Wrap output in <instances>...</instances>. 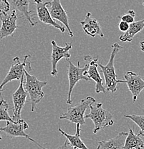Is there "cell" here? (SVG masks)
Listing matches in <instances>:
<instances>
[{"label":"cell","mask_w":144,"mask_h":149,"mask_svg":"<svg viewBox=\"0 0 144 149\" xmlns=\"http://www.w3.org/2000/svg\"><path fill=\"white\" fill-rule=\"evenodd\" d=\"M1 139H2V138H1V134H0V141H1Z\"/></svg>","instance_id":"obj_28"},{"label":"cell","mask_w":144,"mask_h":149,"mask_svg":"<svg viewBox=\"0 0 144 149\" xmlns=\"http://www.w3.org/2000/svg\"><path fill=\"white\" fill-rule=\"evenodd\" d=\"M143 147L144 143L140 136L136 134L132 128H129L123 149H143Z\"/></svg>","instance_id":"obj_20"},{"label":"cell","mask_w":144,"mask_h":149,"mask_svg":"<svg viewBox=\"0 0 144 149\" xmlns=\"http://www.w3.org/2000/svg\"><path fill=\"white\" fill-rule=\"evenodd\" d=\"M40 148H42V149H47V148H44V147H42L41 145L40 146ZM55 149H75V148H73V147H72V146H71L70 144L69 143V142L67 141V140H66V141H65V143L63 144V145L60 146V147H58V148H57Z\"/></svg>","instance_id":"obj_25"},{"label":"cell","mask_w":144,"mask_h":149,"mask_svg":"<svg viewBox=\"0 0 144 149\" xmlns=\"http://www.w3.org/2000/svg\"><path fill=\"white\" fill-rule=\"evenodd\" d=\"M135 16H136V12L132 9H131V10H128V13L118 17L120 19V21H123L128 23V24H131L135 22Z\"/></svg>","instance_id":"obj_23"},{"label":"cell","mask_w":144,"mask_h":149,"mask_svg":"<svg viewBox=\"0 0 144 149\" xmlns=\"http://www.w3.org/2000/svg\"><path fill=\"white\" fill-rule=\"evenodd\" d=\"M29 57H30V56H24L23 63H21V61H20L19 58L18 57H15L13 59L8 73L6 75V77H4L2 83L0 84V92H2L3 88H4V86L6 84L10 83V82L12 81V80H21L22 77L24 75V70L25 69V67L27 66V60Z\"/></svg>","instance_id":"obj_7"},{"label":"cell","mask_w":144,"mask_h":149,"mask_svg":"<svg viewBox=\"0 0 144 149\" xmlns=\"http://www.w3.org/2000/svg\"><path fill=\"white\" fill-rule=\"evenodd\" d=\"M34 2L36 4L37 15L40 22L52 26L55 29H58L61 32H65V27L60 25L52 19L49 14L48 6L50 4V1H43L42 0H34Z\"/></svg>","instance_id":"obj_11"},{"label":"cell","mask_w":144,"mask_h":149,"mask_svg":"<svg viewBox=\"0 0 144 149\" xmlns=\"http://www.w3.org/2000/svg\"><path fill=\"white\" fill-rule=\"evenodd\" d=\"M129 24H130L125 22L120 21L118 24L119 29H120V31H121V32H126V31L128 29V28H129Z\"/></svg>","instance_id":"obj_26"},{"label":"cell","mask_w":144,"mask_h":149,"mask_svg":"<svg viewBox=\"0 0 144 149\" xmlns=\"http://www.w3.org/2000/svg\"><path fill=\"white\" fill-rule=\"evenodd\" d=\"M58 131L66 138V140H67L69 143L73 148H75V149H89L86 146V144L84 143V142L82 141L81 138H80L81 128H80V124H76V133H75V135L67 134L66 132L62 130L61 128H58Z\"/></svg>","instance_id":"obj_18"},{"label":"cell","mask_w":144,"mask_h":149,"mask_svg":"<svg viewBox=\"0 0 144 149\" xmlns=\"http://www.w3.org/2000/svg\"><path fill=\"white\" fill-rule=\"evenodd\" d=\"M127 135L128 133L120 132L114 138L99 141L97 149H123Z\"/></svg>","instance_id":"obj_17"},{"label":"cell","mask_w":144,"mask_h":149,"mask_svg":"<svg viewBox=\"0 0 144 149\" xmlns=\"http://www.w3.org/2000/svg\"><path fill=\"white\" fill-rule=\"evenodd\" d=\"M65 46L63 47L58 45L55 40L51 41V45L52 47V54H51V64H52L51 74L54 77L58 74L57 65H58V62L63 58H65L66 60L70 59L71 56L69 51L72 48V44L67 42H65Z\"/></svg>","instance_id":"obj_10"},{"label":"cell","mask_w":144,"mask_h":149,"mask_svg":"<svg viewBox=\"0 0 144 149\" xmlns=\"http://www.w3.org/2000/svg\"><path fill=\"white\" fill-rule=\"evenodd\" d=\"M144 29V19L139 20V21L134 22L129 24V28L126 32H124L123 35L119 37L122 42H131L134 39V36L138 33L142 31Z\"/></svg>","instance_id":"obj_19"},{"label":"cell","mask_w":144,"mask_h":149,"mask_svg":"<svg viewBox=\"0 0 144 149\" xmlns=\"http://www.w3.org/2000/svg\"><path fill=\"white\" fill-rule=\"evenodd\" d=\"M24 73L26 78L24 88L30 98L31 111L34 112L36 109L37 105L40 103L45 95L42 91V88L47 85V83L39 80L35 76L29 74L25 69L24 70Z\"/></svg>","instance_id":"obj_3"},{"label":"cell","mask_w":144,"mask_h":149,"mask_svg":"<svg viewBox=\"0 0 144 149\" xmlns=\"http://www.w3.org/2000/svg\"><path fill=\"white\" fill-rule=\"evenodd\" d=\"M125 83L128 85L130 92L133 96V102L137 100L138 96L144 89V80L140 74L128 71L124 74Z\"/></svg>","instance_id":"obj_12"},{"label":"cell","mask_w":144,"mask_h":149,"mask_svg":"<svg viewBox=\"0 0 144 149\" xmlns=\"http://www.w3.org/2000/svg\"><path fill=\"white\" fill-rule=\"evenodd\" d=\"M124 117L134 121L140 128L138 135L144 137V115H124Z\"/></svg>","instance_id":"obj_21"},{"label":"cell","mask_w":144,"mask_h":149,"mask_svg":"<svg viewBox=\"0 0 144 149\" xmlns=\"http://www.w3.org/2000/svg\"><path fill=\"white\" fill-rule=\"evenodd\" d=\"M123 49L118 43L115 42L112 45V52L110 56L109 61L106 65H103L98 63V67L100 68V71L104 75L106 82V89L107 91L115 93L117 91V85L118 83H125V80H118L116 77L115 69L114 66V60L116 55Z\"/></svg>","instance_id":"obj_1"},{"label":"cell","mask_w":144,"mask_h":149,"mask_svg":"<svg viewBox=\"0 0 144 149\" xmlns=\"http://www.w3.org/2000/svg\"><path fill=\"white\" fill-rule=\"evenodd\" d=\"M8 1L13 9L19 11L22 14V17L29 22L30 26L34 27L36 25L38 22L32 20L33 11H30L29 9L30 0H8Z\"/></svg>","instance_id":"obj_16"},{"label":"cell","mask_w":144,"mask_h":149,"mask_svg":"<svg viewBox=\"0 0 144 149\" xmlns=\"http://www.w3.org/2000/svg\"><path fill=\"white\" fill-rule=\"evenodd\" d=\"M29 128V125L25 120L23 119H19L17 121H13V122H10L7 121V125L4 128H0V131H2L9 136L10 138H17V137H23L32 141L35 144L40 147V144L37 141L32 139L29 135L24 132V130Z\"/></svg>","instance_id":"obj_6"},{"label":"cell","mask_w":144,"mask_h":149,"mask_svg":"<svg viewBox=\"0 0 144 149\" xmlns=\"http://www.w3.org/2000/svg\"><path fill=\"white\" fill-rule=\"evenodd\" d=\"M143 6H144V1H143Z\"/></svg>","instance_id":"obj_30"},{"label":"cell","mask_w":144,"mask_h":149,"mask_svg":"<svg viewBox=\"0 0 144 149\" xmlns=\"http://www.w3.org/2000/svg\"><path fill=\"white\" fill-rule=\"evenodd\" d=\"M0 84H1V83H0ZM0 96H1V92H0Z\"/></svg>","instance_id":"obj_29"},{"label":"cell","mask_w":144,"mask_h":149,"mask_svg":"<svg viewBox=\"0 0 144 149\" xmlns=\"http://www.w3.org/2000/svg\"><path fill=\"white\" fill-rule=\"evenodd\" d=\"M24 76H22L21 80H19L20 83L18 88L16 91L12 94V100H13L14 106L12 108V112H13V116L12 119L14 121L19 120L21 116L22 111L23 107L24 106L27 100V93L24 88Z\"/></svg>","instance_id":"obj_9"},{"label":"cell","mask_w":144,"mask_h":149,"mask_svg":"<svg viewBox=\"0 0 144 149\" xmlns=\"http://www.w3.org/2000/svg\"><path fill=\"white\" fill-rule=\"evenodd\" d=\"M10 9V4L8 0H0V12H7Z\"/></svg>","instance_id":"obj_24"},{"label":"cell","mask_w":144,"mask_h":149,"mask_svg":"<svg viewBox=\"0 0 144 149\" xmlns=\"http://www.w3.org/2000/svg\"><path fill=\"white\" fill-rule=\"evenodd\" d=\"M90 110L89 114L85 116V118H90L93 122L94 129L93 132L95 134L114 124L113 115L103 108L102 102H97L95 106L91 105Z\"/></svg>","instance_id":"obj_2"},{"label":"cell","mask_w":144,"mask_h":149,"mask_svg":"<svg viewBox=\"0 0 144 149\" xmlns=\"http://www.w3.org/2000/svg\"><path fill=\"white\" fill-rule=\"evenodd\" d=\"M98 58L90 59V62L89 63V67L86 72V75L90 80H93L95 83V93H103L104 94L106 93V89L103 86V80L100 77V73L97 70L98 67Z\"/></svg>","instance_id":"obj_14"},{"label":"cell","mask_w":144,"mask_h":149,"mask_svg":"<svg viewBox=\"0 0 144 149\" xmlns=\"http://www.w3.org/2000/svg\"><path fill=\"white\" fill-rule=\"evenodd\" d=\"M19 17L17 11L15 9L12 10L10 15H7V12H0V20L1 22L0 27V40L13 35L17 28V21Z\"/></svg>","instance_id":"obj_8"},{"label":"cell","mask_w":144,"mask_h":149,"mask_svg":"<svg viewBox=\"0 0 144 149\" xmlns=\"http://www.w3.org/2000/svg\"><path fill=\"white\" fill-rule=\"evenodd\" d=\"M83 31L88 35H90L92 37L95 36H100V37H104V34L102 32L101 26L100 23L95 18L91 17L90 12H88L86 16V18L83 21L80 22Z\"/></svg>","instance_id":"obj_15"},{"label":"cell","mask_w":144,"mask_h":149,"mask_svg":"<svg viewBox=\"0 0 144 149\" xmlns=\"http://www.w3.org/2000/svg\"><path fill=\"white\" fill-rule=\"evenodd\" d=\"M68 61V70H67V77L69 80V89H68L67 97L66 102L67 104H71L72 102V91L80 80H83L86 81H90V79L86 75V72L89 67V64H86V66L81 68L80 65V62H77V65H75L69 59Z\"/></svg>","instance_id":"obj_5"},{"label":"cell","mask_w":144,"mask_h":149,"mask_svg":"<svg viewBox=\"0 0 144 149\" xmlns=\"http://www.w3.org/2000/svg\"><path fill=\"white\" fill-rule=\"evenodd\" d=\"M49 12L53 19H56L63 23L67 29L69 35L71 37H73L74 35L72 31L71 30L69 25V19H68L67 14L66 11L62 6L60 0H52L49 4Z\"/></svg>","instance_id":"obj_13"},{"label":"cell","mask_w":144,"mask_h":149,"mask_svg":"<svg viewBox=\"0 0 144 149\" xmlns=\"http://www.w3.org/2000/svg\"><path fill=\"white\" fill-rule=\"evenodd\" d=\"M9 104L6 100H0V121H10L13 122V119L9 114Z\"/></svg>","instance_id":"obj_22"},{"label":"cell","mask_w":144,"mask_h":149,"mask_svg":"<svg viewBox=\"0 0 144 149\" xmlns=\"http://www.w3.org/2000/svg\"><path fill=\"white\" fill-rule=\"evenodd\" d=\"M95 102V98L91 96H88L86 98L80 100V102L75 106L68 108L66 113H63L60 116V119L67 120L75 124H80V126L86 124L85 113L91 105Z\"/></svg>","instance_id":"obj_4"},{"label":"cell","mask_w":144,"mask_h":149,"mask_svg":"<svg viewBox=\"0 0 144 149\" xmlns=\"http://www.w3.org/2000/svg\"><path fill=\"white\" fill-rule=\"evenodd\" d=\"M140 45H141V49L143 52H144V40H143V41L141 42Z\"/></svg>","instance_id":"obj_27"}]
</instances>
